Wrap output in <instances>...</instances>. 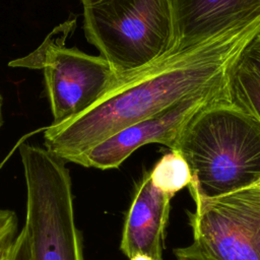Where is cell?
Wrapping results in <instances>:
<instances>
[{
    "mask_svg": "<svg viewBox=\"0 0 260 260\" xmlns=\"http://www.w3.org/2000/svg\"><path fill=\"white\" fill-rule=\"evenodd\" d=\"M75 27L76 16L71 15L56 26L35 51L8 63L9 67L43 70L52 124H60L82 113L119 80L101 55L92 56L65 46Z\"/></svg>",
    "mask_w": 260,
    "mask_h": 260,
    "instance_id": "cell-5",
    "label": "cell"
},
{
    "mask_svg": "<svg viewBox=\"0 0 260 260\" xmlns=\"http://www.w3.org/2000/svg\"><path fill=\"white\" fill-rule=\"evenodd\" d=\"M130 260H153V259H151L150 257L143 255V254H137V255L133 256Z\"/></svg>",
    "mask_w": 260,
    "mask_h": 260,
    "instance_id": "cell-17",
    "label": "cell"
},
{
    "mask_svg": "<svg viewBox=\"0 0 260 260\" xmlns=\"http://www.w3.org/2000/svg\"><path fill=\"white\" fill-rule=\"evenodd\" d=\"M229 91L260 121V75L238 61L229 75Z\"/></svg>",
    "mask_w": 260,
    "mask_h": 260,
    "instance_id": "cell-11",
    "label": "cell"
},
{
    "mask_svg": "<svg viewBox=\"0 0 260 260\" xmlns=\"http://www.w3.org/2000/svg\"><path fill=\"white\" fill-rule=\"evenodd\" d=\"M3 124V118H2V96L0 93V128Z\"/></svg>",
    "mask_w": 260,
    "mask_h": 260,
    "instance_id": "cell-18",
    "label": "cell"
},
{
    "mask_svg": "<svg viewBox=\"0 0 260 260\" xmlns=\"http://www.w3.org/2000/svg\"><path fill=\"white\" fill-rule=\"evenodd\" d=\"M186 160L193 199H210L260 180V121L228 90L181 131L174 149Z\"/></svg>",
    "mask_w": 260,
    "mask_h": 260,
    "instance_id": "cell-2",
    "label": "cell"
},
{
    "mask_svg": "<svg viewBox=\"0 0 260 260\" xmlns=\"http://www.w3.org/2000/svg\"><path fill=\"white\" fill-rule=\"evenodd\" d=\"M83 30L119 77L149 65L175 46L170 0H102L83 8Z\"/></svg>",
    "mask_w": 260,
    "mask_h": 260,
    "instance_id": "cell-4",
    "label": "cell"
},
{
    "mask_svg": "<svg viewBox=\"0 0 260 260\" xmlns=\"http://www.w3.org/2000/svg\"><path fill=\"white\" fill-rule=\"evenodd\" d=\"M173 196L155 187L149 173L141 180L127 213L120 244L121 251L129 259L143 254L153 260H161Z\"/></svg>",
    "mask_w": 260,
    "mask_h": 260,
    "instance_id": "cell-9",
    "label": "cell"
},
{
    "mask_svg": "<svg viewBox=\"0 0 260 260\" xmlns=\"http://www.w3.org/2000/svg\"><path fill=\"white\" fill-rule=\"evenodd\" d=\"M193 245L211 260H260V180L210 199H194Z\"/></svg>",
    "mask_w": 260,
    "mask_h": 260,
    "instance_id": "cell-6",
    "label": "cell"
},
{
    "mask_svg": "<svg viewBox=\"0 0 260 260\" xmlns=\"http://www.w3.org/2000/svg\"><path fill=\"white\" fill-rule=\"evenodd\" d=\"M102 0H80V3L82 4L83 8H86V7H91L98 3H100Z\"/></svg>",
    "mask_w": 260,
    "mask_h": 260,
    "instance_id": "cell-16",
    "label": "cell"
},
{
    "mask_svg": "<svg viewBox=\"0 0 260 260\" xmlns=\"http://www.w3.org/2000/svg\"><path fill=\"white\" fill-rule=\"evenodd\" d=\"M174 252L178 260H211L202 254L193 244L185 248L176 249Z\"/></svg>",
    "mask_w": 260,
    "mask_h": 260,
    "instance_id": "cell-14",
    "label": "cell"
},
{
    "mask_svg": "<svg viewBox=\"0 0 260 260\" xmlns=\"http://www.w3.org/2000/svg\"><path fill=\"white\" fill-rule=\"evenodd\" d=\"M17 223L14 211L0 209V254L13 243L18 234Z\"/></svg>",
    "mask_w": 260,
    "mask_h": 260,
    "instance_id": "cell-12",
    "label": "cell"
},
{
    "mask_svg": "<svg viewBox=\"0 0 260 260\" xmlns=\"http://www.w3.org/2000/svg\"><path fill=\"white\" fill-rule=\"evenodd\" d=\"M181 51L260 16V0H170Z\"/></svg>",
    "mask_w": 260,
    "mask_h": 260,
    "instance_id": "cell-8",
    "label": "cell"
},
{
    "mask_svg": "<svg viewBox=\"0 0 260 260\" xmlns=\"http://www.w3.org/2000/svg\"><path fill=\"white\" fill-rule=\"evenodd\" d=\"M226 83L189 94L159 112L129 125L103 140L75 161L85 168L116 169L140 146L158 143L174 149L186 124L203 107L223 94Z\"/></svg>",
    "mask_w": 260,
    "mask_h": 260,
    "instance_id": "cell-7",
    "label": "cell"
},
{
    "mask_svg": "<svg viewBox=\"0 0 260 260\" xmlns=\"http://www.w3.org/2000/svg\"><path fill=\"white\" fill-rule=\"evenodd\" d=\"M153 185L175 195L191 183V173L186 160L176 150L166 153L149 172Z\"/></svg>",
    "mask_w": 260,
    "mask_h": 260,
    "instance_id": "cell-10",
    "label": "cell"
},
{
    "mask_svg": "<svg viewBox=\"0 0 260 260\" xmlns=\"http://www.w3.org/2000/svg\"><path fill=\"white\" fill-rule=\"evenodd\" d=\"M260 31V16L193 47L172 49L149 65L120 76L118 82L82 113L45 129V148L65 162L121 129L189 94L228 82L243 50Z\"/></svg>",
    "mask_w": 260,
    "mask_h": 260,
    "instance_id": "cell-1",
    "label": "cell"
},
{
    "mask_svg": "<svg viewBox=\"0 0 260 260\" xmlns=\"http://www.w3.org/2000/svg\"><path fill=\"white\" fill-rule=\"evenodd\" d=\"M26 187L28 260H83L66 162L45 147L19 145Z\"/></svg>",
    "mask_w": 260,
    "mask_h": 260,
    "instance_id": "cell-3",
    "label": "cell"
},
{
    "mask_svg": "<svg viewBox=\"0 0 260 260\" xmlns=\"http://www.w3.org/2000/svg\"><path fill=\"white\" fill-rule=\"evenodd\" d=\"M239 62L260 75V31L243 50Z\"/></svg>",
    "mask_w": 260,
    "mask_h": 260,
    "instance_id": "cell-13",
    "label": "cell"
},
{
    "mask_svg": "<svg viewBox=\"0 0 260 260\" xmlns=\"http://www.w3.org/2000/svg\"><path fill=\"white\" fill-rule=\"evenodd\" d=\"M13 244V243H12ZM12 244L6 249L4 250L1 254H0V260H9L10 258V254H11V248H12Z\"/></svg>",
    "mask_w": 260,
    "mask_h": 260,
    "instance_id": "cell-15",
    "label": "cell"
}]
</instances>
